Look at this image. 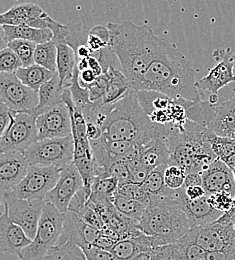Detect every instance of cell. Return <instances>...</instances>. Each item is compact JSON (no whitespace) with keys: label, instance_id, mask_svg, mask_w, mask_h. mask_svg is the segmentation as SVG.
I'll list each match as a JSON object with an SVG mask.
<instances>
[{"label":"cell","instance_id":"1","mask_svg":"<svg viewBox=\"0 0 235 260\" xmlns=\"http://www.w3.org/2000/svg\"><path fill=\"white\" fill-rule=\"evenodd\" d=\"M140 90L156 91L172 98L202 100L190 61L175 44L162 38L158 40Z\"/></svg>","mask_w":235,"mask_h":260},{"label":"cell","instance_id":"2","mask_svg":"<svg viewBox=\"0 0 235 260\" xmlns=\"http://www.w3.org/2000/svg\"><path fill=\"white\" fill-rule=\"evenodd\" d=\"M107 27L110 32L109 47L117 56L121 71L132 89L139 91L160 37L148 26L136 25L131 21L108 23Z\"/></svg>","mask_w":235,"mask_h":260},{"label":"cell","instance_id":"3","mask_svg":"<svg viewBox=\"0 0 235 260\" xmlns=\"http://www.w3.org/2000/svg\"><path fill=\"white\" fill-rule=\"evenodd\" d=\"M137 91H132L119 101L107 104L101 138L109 141H131L140 147L161 135H167L171 126L153 123L141 107Z\"/></svg>","mask_w":235,"mask_h":260},{"label":"cell","instance_id":"4","mask_svg":"<svg viewBox=\"0 0 235 260\" xmlns=\"http://www.w3.org/2000/svg\"><path fill=\"white\" fill-rule=\"evenodd\" d=\"M211 130L187 120L182 128L172 127L166 136L168 164L181 167L186 174L202 173L217 159L209 142Z\"/></svg>","mask_w":235,"mask_h":260},{"label":"cell","instance_id":"5","mask_svg":"<svg viewBox=\"0 0 235 260\" xmlns=\"http://www.w3.org/2000/svg\"><path fill=\"white\" fill-rule=\"evenodd\" d=\"M138 228L146 235L162 239L165 244L177 241L192 228L179 202L177 190L152 196Z\"/></svg>","mask_w":235,"mask_h":260},{"label":"cell","instance_id":"6","mask_svg":"<svg viewBox=\"0 0 235 260\" xmlns=\"http://www.w3.org/2000/svg\"><path fill=\"white\" fill-rule=\"evenodd\" d=\"M65 213L59 211L53 204L46 203L39 221L36 236L31 244L18 255L19 260H45L62 234Z\"/></svg>","mask_w":235,"mask_h":260},{"label":"cell","instance_id":"7","mask_svg":"<svg viewBox=\"0 0 235 260\" xmlns=\"http://www.w3.org/2000/svg\"><path fill=\"white\" fill-rule=\"evenodd\" d=\"M23 154L30 165L56 166L62 169L74 160L73 136L38 140Z\"/></svg>","mask_w":235,"mask_h":260},{"label":"cell","instance_id":"8","mask_svg":"<svg viewBox=\"0 0 235 260\" xmlns=\"http://www.w3.org/2000/svg\"><path fill=\"white\" fill-rule=\"evenodd\" d=\"M60 171L56 166L30 165L26 176L7 194L27 200H44L56 185Z\"/></svg>","mask_w":235,"mask_h":260},{"label":"cell","instance_id":"9","mask_svg":"<svg viewBox=\"0 0 235 260\" xmlns=\"http://www.w3.org/2000/svg\"><path fill=\"white\" fill-rule=\"evenodd\" d=\"M38 140L36 117L25 112H13L10 125L1 135V152L17 151L24 153Z\"/></svg>","mask_w":235,"mask_h":260},{"label":"cell","instance_id":"10","mask_svg":"<svg viewBox=\"0 0 235 260\" xmlns=\"http://www.w3.org/2000/svg\"><path fill=\"white\" fill-rule=\"evenodd\" d=\"M0 98L11 111L31 113L39 103L38 92L24 85L16 73H0Z\"/></svg>","mask_w":235,"mask_h":260},{"label":"cell","instance_id":"11","mask_svg":"<svg viewBox=\"0 0 235 260\" xmlns=\"http://www.w3.org/2000/svg\"><path fill=\"white\" fill-rule=\"evenodd\" d=\"M2 202L9 218L22 228L27 236L33 240L46 202L39 199H20L11 194L3 195Z\"/></svg>","mask_w":235,"mask_h":260},{"label":"cell","instance_id":"12","mask_svg":"<svg viewBox=\"0 0 235 260\" xmlns=\"http://www.w3.org/2000/svg\"><path fill=\"white\" fill-rule=\"evenodd\" d=\"M213 58L217 61V64L197 82V87L199 90H207L211 94H217L222 87L235 81V54L230 48L217 49L213 52Z\"/></svg>","mask_w":235,"mask_h":260},{"label":"cell","instance_id":"13","mask_svg":"<svg viewBox=\"0 0 235 260\" xmlns=\"http://www.w3.org/2000/svg\"><path fill=\"white\" fill-rule=\"evenodd\" d=\"M36 126L39 140L72 135L71 115L68 104L62 101L37 116Z\"/></svg>","mask_w":235,"mask_h":260},{"label":"cell","instance_id":"14","mask_svg":"<svg viewBox=\"0 0 235 260\" xmlns=\"http://www.w3.org/2000/svg\"><path fill=\"white\" fill-rule=\"evenodd\" d=\"M82 188L83 180L74 162L61 169L59 179L54 188L46 195L44 201L53 204L59 211L65 213L71 200Z\"/></svg>","mask_w":235,"mask_h":260},{"label":"cell","instance_id":"15","mask_svg":"<svg viewBox=\"0 0 235 260\" xmlns=\"http://www.w3.org/2000/svg\"><path fill=\"white\" fill-rule=\"evenodd\" d=\"M100 234V230L87 224L74 211L65 212L63 231L56 246L64 244H74L85 250L93 246Z\"/></svg>","mask_w":235,"mask_h":260},{"label":"cell","instance_id":"16","mask_svg":"<svg viewBox=\"0 0 235 260\" xmlns=\"http://www.w3.org/2000/svg\"><path fill=\"white\" fill-rule=\"evenodd\" d=\"M30 163L21 152H1L0 155V190L1 196L7 194L26 176Z\"/></svg>","mask_w":235,"mask_h":260},{"label":"cell","instance_id":"17","mask_svg":"<svg viewBox=\"0 0 235 260\" xmlns=\"http://www.w3.org/2000/svg\"><path fill=\"white\" fill-rule=\"evenodd\" d=\"M49 15L35 3H22L11 7L0 15L1 25L48 28Z\"/></svg>","mask_w":235,"mask_h":260},{"label":"cell","instance_id":"18","mask_svg":"<svg viewBox=\"0 0 235 260\" xmlns=\"http://www.w3.org/2000/svg\"><path fill=\"white\" fill-rule=\"evenodd\" d=\"M179 202L190 222L191 228L204 226L216 222L221 216L222 212L216 210L209 202L208 195L202 198L190 200L183 191V188L177 190Z\"/></svg>","mask_w":235,"mask_h":260},{"label":"cell","instance_id":"19","mask_svg":"<svg viewBox=\"0 0 235 260\" xmlns=\"http://www.w3.org/2000/svg\"><path fill=\"white\" fill-rule=\"evenodd\" d=\"M202 179L206 194L225 191L235 197L234 175L230 168L221 160L216 159L203 170Z\"/></svg>","mask_w":235,"mask_h":260},{"label":"cell","instance_id":"20","mask_svg":"<svg viewBox=\"0 0 235 260\" xmlns=\"http://www.w3.org/2000/svg\"><path fill=\"white\" fill-rule=\"evenodd\" d=\"M90 142L99 171H105L113 163L126 158L135 148L131 141H109L99 138Z\"/></svg>","mask_w":235,"mask_h":260},{"label":"cell","instance_id":"21","mask_svg":"<svg viewBox=\"0 0 235 260\" xmlns=\"http://www.w3.org/2000/svg\"><path fill=\"white\" fill-rule=\"evenodd\" d=\"M32 240L18 224L14 223L4 210L0 217V247L1 251L9 255H19V253Z\"/></svg>","mask_w":235,"mask_h":260},{"label":"cell","instance_id":"22","mask_svg":"<svg viewBox=\"0 0 235 260\" xmlns=\"http://www.w3.org/2000/svg\"><path fill=\"white\" fill-rule=\"evenodd\" d=\"M166 136L167 135L157 136L145 145L136 147L139 160L148 173L169 162L170 152L166 142Z\"/></svg>","mask_w":235,"mask_h":260},{"label":"cell","instance_id":"23","mask_svg":"<svg viewBox=\"0 0 235 260\" xmlns=\"http://www.w3.org/2000/svg\"><path fill=\"white\" fill-rule=\"evenodd\" d=\"M190 232L194 243L199 245L205 251L226 250V242L217 221L209 225L192 228Z\"/></svg>","mask_w":235,"mask_h":260},{"label":"cell","instance_id":"24","mask_svg":"<svg viewBox=\"0 0 235 260\" xmlns=\"http://www.w3.org/2000/svg\"><path fill=\"white\" fill-rule=\"evenodd\" d=\"M208 129L218 136L235 139V96L216 106L215 116Z\"/></svg>","mask_w":235,"mask_h":260},{"label":"cell","instance_id":"25","mask_svg":"<svg viewBox=\"0 0 235 260\" xmlns=\"http://www.w3.org/2000/svg\"><path fill=\"white\" fill-rule=\"evenodd\" d=\"M64 89L65 88L62 86L59 75L56 71L53 77L44 83L39 89V103L30 114L33 115L34 117H37L49 108L62 102Z\"/></svg>","mask_w":235,"mask_h":260},{"label":"cell","instance_id":"26","mask_svg":"<svg viewBox=\"0 0 235 260\" xmlns=\"http://www.w3.org/2000/svg\"><path fill=\"white\" fill-rule=\"evenodd\" d=\"M2 26V43H9L16 39L31 41L36 44H42L51 41L53 33L49 29H39L28 26H14V25H1Z\"/></svg>","mask_w":235,"mask_h":260},{"label":"cell","instance_id":"27","mask_svg":"<svg viewBox=\"0 0 235 260\" xmlns=\"http://www.w3.org/2000/svg\"><path fill=\"white\" fill-rule=\"evenodd\" d=\"M57 46V73L64 88L71 86L73 74L76 67L75 50L68 44L60 43Z\"/></svg>","mask_w":235,"mask_h":260},{"label":"cell","instance_id":"28","mask_svg":"<svg viewBox=\"0 0 235 260\" xmlns=\"http://www.w3.org/2000/svg\"><path fill=\"white\" fill-rule=\"evenodd\" d=\"M54 73L40 65L33 64L19 68L16 75L24 85L38 92L41 86L53 77Z\"/></svg>","mask_w":235,"mask_h":260},{"label":"cell","instance_id":"29","mask_svg":"<svg viewBox=\"0 0 235 260\" xmlns=\"http://www.w3.org/2000/svg\"><path fill=\"white\" fill-rule=\"evenodd\" d=\"M113 204L118 212L135 221H137L138 223L142 218V215L147 206L139 201L119 194L117 191L113 195Z\"/></svg>","mask_w":235,"mask_h":260},{"label":"cell","instance_id":"30","mask_svg":"<svg viewBox=\"0 0 235 260\" xmlns=\"http://www.w3.org/2000/svg\"><path fill=\"white\" fill-rule=\"evenodd\" d=\"M35 64L40 65L52 72L57 71V46L51 40L42 44H37L34 53Z\"/></svg>","mask_w":235,"mask_h":260},{"label":"cell","instance_id":"31","mask_svg":"<svg viewBox=\"0 0 235 260\" xmlns=\"http://www.w3.org/2000/svg\"><path fill=\"white\" fill-rule=\"evenodd\" d=\"M168 164L159 166L158 168L151 171L144 181L141 183L145 191L152 196H160L169 193L172 189H169L164 182V172Z\"/></svg>","mask_w":235,"mask_h":260},{"label":"cell","instance_id":"32","mask_svg":"<svg viewBox=\"0 0 235 260\" xmlns=\"http://www.w3.org/2000/svg\"><path fill=\"white\" fill-rule=\"evenodd\" d=\"M110 42V32L109 29L104 25H97L90 28L87 32V46L96 54L103 49L109 47Z\"/></svg>","mask_w":235,"mask_h":260},{"label":"cell","instance_id":"33","mask_svg":"<svg viewBox=\"0 0 235 260\" xmlns=\"http://www.w3.org/2000/svg\"><path fill=\"white\" fill-rule=\"evenodd\" d=\"M209 142L217 159L222 162L235 153V139L218 136L211 131L209 134Z\"/></svg>","mask_w":235,"mask_h":260},{"label":"cell","instance_id":"34","mask_svg":"<svg viewBox=\"0 0 235 260\" xmlns=\"http://www.w3.org/2000/svg\"><path fill=\"white\" fill-rule=\"evenodd\" d=\"M37 44L22 39H16L9 43H7L6 47L12 49L15 54L19 57L20 61L22 62L23 67H28L35 64L34 62V53Z\"/></svg>","mask_w":235,"mask_h":260},{"label":"cell","instance_id":"35","mask_svg":"<svg viewBox=\"0 0 235 260\" xmlns=\"http://www.w3.org/2000/svg\"><path fill=\"white\" fill-rule=\"evenodd\" d=\"M45 260H87V258L79 246L68 243L51 249Z\"/></svg>","mask_w":235,"mask_h":260},{"label":"cell","instance_id":"36","mask_svg":"<svg viewBox=\"0 0 235 260\" xmlns=\"http://www.w3.org/2000/svg\"><path fill=\"white\" fill-rule=\"evenodd\" d=\"M98 176H109V177H114L118 183L119 186L133 182L132 175L128 166V163L125 159L119 160L117 162L113 163L107 170L105 171H99Z\"/></svg>","mask_w":235,"mask_h":260},{"label":"cell","instance_id":"37","mask_svg":"<svg viewBox=\"0 0 235 260\" xmlns=\"http://www.w3.org/2000/svg\"><path fill=\"white\" fill-rule=\"evenodd\" d=\"M217 223L221 228L226 242L225 251L235 255V213L233 215L223 213L222 216L217 220Z\"/></svg>","mask_w":235,"mask_h":260},{"label":"cell","instance_id":"38","mask_svg":"<svg viewBox=\"0 0 235 260\" xmlns=\"http://www.w3.org/2000/svg\"><path fill=\"white\" fill-rule=\"evenodd\" d=\"M117 192L127 198L139 201L145 205H148L151 199V196L145 191L142 184L137 182H129V183L120 185L117 189Z\"/></svg>","mask_w":235,"mask_h":260},{"label":"cell","instance_id":"39","mask_svg":"<svg viewBox=\"0 0 235 260\" xmlns=\"http://www.w3.org/2000/svg\"><path fill=\"white\" fill-rule=\"evenodd\" d=\"M186 178L185 171L177 166L168 164L164 172V182L166 187L172 190H178L183 187Z\"/></svg>","mask_w":235,"mask_h":260},{"label":"cell","instance_id":"40","mask_svg":"<svg viewBox=\"0 0 235 260\" xmlns=\"http://www.w3.org/2000/svg\"><path fill=\"white\" fill-rule=\"evenodd\" d=\"M23 67L22 62L15 52L9 47H4L0 51V72L16 73L19 68Z\"/></svg>","mask_w":235,"mask_h":260},{"label":"cell","instance_id":"41","mask_svg":"<svg viewBox=\"0 0 235 260\" xmlns=\"http://www.w3.org/2000/svg\"><path fill=\"white\" fill-rule=\"evenodd\" d=\"M119 187L118 181L114 177L109 176H97L92 188L91 193L112 197Z\"/></svg>","mask_w":235,"mask_h":260},{"label":"cell","instance_id":"42","mask_svg":"<svg viewBox=\"0 0 235 260\" xmlns=\"http://www.w3.org/2000/svg\"><path fill=\"white\" fill-rule=\"evenodd\" d=\"M234 198L233 195H231L228 192H225V191L208 195V199H209V202L211 203V205L216 210H218L222 213H225L232 208V206L234 204Z\"/></svg>","mask_w":235,"mask_h":260},{"label":"cell","instance_id":"43","mask_svg":"<svg viewBox=\"0 0 235 260\" xmlns=\"http://www.w3.org/2000/svg\"><path fill=\"white\" fill-rule=\"evenodd\" d=\"M48 28L53 33L52 40L56 44H60V43L65 44L68 35H69V24L63 25V24L53 20L51 17H49Z\"/></svg>","mask_w":235,"mask_h":260},{"label":"cell","instance_id":"44","mask_svg":"<svg viewBox=\"0 0 235 260\" xmlns=\"http://www.w3.org/2000/svg\"><path fill=\"white\" fill-rule=\"evenodd\" d=\"M87 260H117V258L107 250H103L96 246H91L83 250Z\"/></svg>","mask_w":235,"mask_h":260},{"label":"cell","instance_id":"45","mask_svg":"<svg viewBox=\"0 0 235 260\" xmlns=\"http://www.w3.org/2000/svg\"><path fill=\"white\" fill-rule=\"evenodd\" d=\"M76 70H77V68H76ZM77 74H78L79 85L85 89H88L98 78L96 76V74L90 68L80 71V72L77 70Z\"/></svg>","mask_w":235,"mask_h":260},{"label":"cell","instance_id":"46","mask_svg":"<svg viewBox=\"0 0 235 260\" xmlns=\"http://www.w3.org/2000/svg\"><path fill=\"white\" fill-rule=\"evenodd\" d=\"M13 118V111H11L3 102H0V134L10 125Z\"/></svg>","mask_w":235,"mask_h":260},{"label":"cell","instance_id":"47","mask_svg":"<svg viewBox=\"0 0 235 260\" xmlns=\"http://www.w3.org/2000/svg\"><path fill=\"white\" fill-rule=\"evenodd\" d=\"M207 251H205L199 245L192 243L186 249L185 260H207Z\"/></svg>","mask_w":235,"mask_h":260},{"label":"cell","instance_id":"48","mask_svg":"<svg viewBox=\"0 0 235 260\" xmlns=\"http://www.w3.org/2000/svg\"><path fill=\"white\" fill-rule=\"evenodd\" d=\"M117 243L116 240H114L112 237L108 236L107 234L101 232L94 244V246L101 248L103 250H107V251H111L112 248L115 246V244Z\"/></svg>","mask_w":235,"mask_h":260},{"label":"cell","instance_id":"49","mask_svg":"<svg viewBox=\"0 0 235 260\" xmlns=\"http://www.w3.org/2000/svg\"><path fill=\"white\" fill-rule=\"evenodd\" d=\"M182 188H183L185 196L190 200L198 199V198H202L203 196L207 195L202 185H191V186L182 187Z\"/></svg>","mask_w":235,"mask_h":260},{"label":"cell","instance_id":"50","mask_svg":"<svg viewBox=\"0 0 235 260\" xmlns=\"http://www.w3.org/2000/svg\"><path fill=\"white\" fill-rule=\"evenodd\" d=\"M234 256V254H231L225 250L209 251L206 254L207 260H233Z\"/></svg>","mask_w":235,"mask_h":260},{"label":"cell","instance_id":"51","mask_svg":"<svg viewBox=\"0 0 235 260\" xmlns=\"http://www.w3.org/2000/svg\"><path fill=\"white\" fill-rule=\"evenodd\" d=\"M102 136V130L100 127L92 122H87V137L89 140H97Z\"/></svg>","mask_w":235,"mask_h":260},{"label":"cell","instance_id":"52","mask_svg":"<svg viewBox=\"0 0 235 260\" xmlns=\"http://www.w3.org/2000/svg\"><path fill=\"white\" fill-rule=\"evenodd\" d=\"M88 63H89V68L96 74L97 77H100L103 74V67L101 65L100 61L97 59L96 56L92 55L88 58Z\"/></svg>","mask_w":235,"mask_h":260},{"label":"cell","instance_id":"53","mask_svg":"<svg viewBox=\"0 0 235 260\" xmlns=\"http://www.w3.org/2000/svg\"><path fill=\"white\" fill-rule=\"evenodd\" d=\"M76 58H89L90 56L94 55L93 52L90 50V48L87 46V44H82L78 46L75 49Z\"/></svg>","mask_w":235,"mask_h":260},{"label":"cell","instance_id":"54","mask_svg":"<svg viewBox=\"0 0 235 260\" xmlns=\"http://www.w3.org/2000/svg\"><path fill=\"white\" fill-rule=\"evenodd\" d=\"M135 260H153L151 257V254L150 252H143V253H140Z\"/></svg>","mask_w":235,"mask_h":260},{"label":"cell","instance_id":"55","mask_svg":"<svg viewBox=\"0 0 235 260\" xmlns=\"http://www.w3.org/2000/svg\"><path fill=\"white\" fill-rule=\"evenodd\" d=\"M211 104H213V105H216V103H217V101H218V96H217V94H210V96H209V100H208Z\"/></svg>","mask_w":235,"mask_h":260},{"label":"cell","instance_id":"56","mask_svg":"<svg viewBox=\"0 0 235 260\" xmlns=\"http://www.w3.org/2000/svg\"><path fill=\"white\" fill-rule=\"evenodd\" d=\"M233 260H235V256H234V259H233Z\"/></svg>","mask_w":235,"mask_h":260}]
</instances>
